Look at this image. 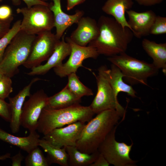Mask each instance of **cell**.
I'll return each mask as SVG.
<instances>
[{
	"label": "cell",
	"instance_id": "1",
	"mask_svg": "<svg viewBox=\"0 0 166 166\" xmlns=\"http://www.w3.org/2000/svg\"><path fill=\"white\" fill-rule=\"evenodd\" d=\"M97 24L99 34L88 45L95 48L99 55L108 57L125 52L134 36L131 30L104 15L100 17Z\"/></svg>",
	"mask_w": 166,
	"mask_h": 166
},
{
	"label": "cell",
	"instance_id": "2",
	"mask_svg": "<svg viewBox=\"0 0 166 166\" xmlns=\"http://www.w3.org/2000/svg\"><path fill=\"white\" fill-rule=\"evenodd\" d=\"M122 117L116 110L108 109L97 114L84 126L76 147L80 151L91 154L97 151L107 135Z\"/></svg>",
	"mask_w": 166,
	"mask_h": 166
},
{
	"label": "cell",
	"instance_id": "3",
	"mask_svg": "<svg viewBox=\"0 0 166 166\" xmlns=\"http://www.w3.org/2000/svg\"><path fill=\"white\" fill-rule=\"evenodd\" d=\"M94 114L89 106L80 104L58 109L45 107L38 120L37 130L44 135L55 128L77 121L85 123Z\"/></svg>",
	"mask_w": 166,
	"mask_h": 166
},
{
	"label": "cell",
	"instance_id": "4",
	"mask_svg": "<svg viewBox=\"0 0 166 166\" xmlns=\"http://www.w3.org/2000/svg\"><path fill=\"white\" fill-rule=\"evenodd\" d=\"M35 35L19 31L7 47L0 63V71L12 77L19 71V67L27 60L31 51Z\"/></svg>",
	"mask_w": 166,
	"mask_h": 166
},
{
	"label": "cell",
	"instance_id": "5",
	"mask_svg": "<svg viewBox=\"0 0 166 166\" xmlns=\"http://www.w3.org/2000/svg\"><path fill=\"white\" fill-rule=\"evenodd\" d=\"M107 60L118 67L122 73L123 79L131 85H148V79L156 75L159 70L152 63L132 57L125 52L108 57Z\"/></svg>",
	"mask_w": 166,
	"mask_h": 166
},
{
	"label": "cell",
	"instance_id": "6",
	"mask_svg": "<svg viewBox=\"0 0 166 166\" xmlns=\"http://www.w3.org/2000/svg\"><path fill=\"white\" fill-rule=\"evenodd\" d=\"M16 11L23 17L20 30L28 34L36 35L54 27L53 14L49 6L37 5L19 8Z\"/></svg>",
	"mask_w": 166,
	"mask_h": 166
},
{
	"label": "cell",
	"instance_id": "7",
	"mask_svg": "<svg viewBox=\"0 0 166 166\" xmlns=\"http://www.w3.org/2000/svg\"><path fill=\"white\" fill-rule=\"evenodd\" d=\"M106 65H102L98 69V74H93L97 84V91L96 95L91 105L89 106L95 114L108 109L117 111L124 117L125 111L120 104L109 81Z\"/></svg>",
	"mask_w": 166,
	"mask_h": 166
},
{
	"label": "cell",
	"instance_id": "8",
	"mask_svg": "<svg viewBox=\"0 0 166 166\" xmlns=\"http://www.w3.org/2000/svg\"><path fill=\"white\" fill-rule=\"evenodd\" d=\"M117 126L109 133L97 150L109 164L115 166H135L137 161L132 159L129 156L133 144L128 145L116 140L115 134Z\"/></svg>",
	"mask_w": 166,
	"mask_h": 166
},
{
	"label": "cell",
	"instance_id": "9",
	"mask_svg": "<svg viewBox=\"0 0 166 166\" xmlns=\"http://www.w3.org/2000/svg\"><path fill=\"white\" fill-rule=\"evenodd\" d=\"M60 40L51 30L45 31L36 35L30 54L23 65L31 69L41 65L42 62L48 60Z\"/></svg>",
	"mask_w": 166,
	"mask_h": 166
},
{
	"label": "cell",
	"instance_id": "10",
	"mask_svg": "<svg viewBox=\"0 0 166 166\" xmlns=\"http://www.w3.org/2000/svg\"><path fill=\"white\" fill-rule=\"evenodd\" d=\"M65 40L71 47L69 57L65 63L53 68L55 74L61 78L67 76L72 73H76L79 67H84L82 63L85 60L88 58L96 59L100 55L96 49L92 46L78 45L69 37H65Z\"/></svg>",
	"mask_w": 166,
	"mask_h": 166
},
{
	"label": "cell",
	"instance_id": "11",
	"mask_svg": "<svg viewBox=\"0 0 166 166\" xmlns=\"http://www.w3.org/2000/svg\"><path fill=\"white\" fill-rule=\"evenodd\" d=\"M48 97L43 89L30 95L23 104L21 124L30 132L36 131L38 122L43 109L46 107Z\"/></svg>",
	"mask_w": 166,
	"mask_h": 166
},
{
	"label": "cell",
	"instance_id": "12",
	"mask_svg": "<svg viewBox=\"0 0 166 166\" xmlns=\"http://www.w3.org/2000/svg\"><path fill=\"white\" fill-rule=\"evenodd\" d=\"M85 123L77 121L55 128L44 135L43 139L57 147L76 146Z\"/></svg>",
	"mask_w": 166,
	"mask_h": 166
},
{
	"label": "cell",
	"instance_id": "13",
	"mask_svg": "<svg viewBox=\"0 0 166 166\" xmlns=\"http://www.w3.org/2000/svg\"><path fill=\"white\" fill-rule=\"evenodd\" d=\"M49 8L54 18V27L56 29L55 34L59 39L61 38L65 30L74 24L78 22L84 14L83 10H77L73 14L69 15L62 10L61 0H51Z\"/></svg>",
	"mask_w": 166,
	"mask_h": 166
},
{
	"label": "cell",
	"instance_id": "14",
	"mask_svg": "<svg viewBox=\"0 0 166 166\" xmlns=\"http://www.w3.org/2000/svg\"><path fill=\"white\" fill-rule=\"evenodd\" d=\"M128 22L134 36L138 38L150 34V30L156 16L155 12L150 10L138 12L132 10H127Z\"/></svg>",
	"mask_w": 166,
	"mask_h": 166
},
{
	"label": "cell",
	"instance_id": "15",
	"mask_svg": "<svg viewBox=\"0 0 166 166\" xmlns=\"http://www.w3.org/2000/svg\"><path fill=\"white\" fill-rule=\"evenodd\" d=\"M77 24V27L69 37L77 44L86 46L98 36L99 31L95 19L89 16H83Z\"/></svg>",
	"mask_w": 166,
	"mask_h": 166
},
{
	"label": "cell",
	"instance_id": "16",
	"mask_svg": "<svg viewBox=\"0 0 166 166\" xmlns=\"http://www.w3.org/2000/svg\"><path fill=\"white\" fill-rule=\"evenodd\" d=\"M61 38L46 62L32 68L27 73V75L31 76L43 75L52 69L60 66L63 64V61L70 55L71 49L69 44L65 40V35Z\"/></svg>",
	"mask_w": 166,
	"mask_h": 166
},
{
	"label": "cell",
	"instance_id": "17",
	"mask_svg": "<svg viewBox=\"0 0 166 166\" xmlns=\"http://www.w3.org/2000/svg\"><path fill=\"white\" fill-rule=\"evenodd\" d=\"M41 80L38 77L33 79L17 94L13 97H9L11 114L10 127L14 133H17L19 130L22 107L26 97L31 95L30 91L32 85L34 83Z\"/></svg>",
	"mask_w": 166,
	"mask_h": 166
},
{
	"label": "cell",
	"instance_id": "18",
	"mask_svg": "<svg viewBox=\"0 0 166 166\" xmlns=\"http://www.w3.org/2000/svg\"><path fill=\"white\" fill-rule=\"evenodd\" d=\"M133 4L132 0H106L101 9L106 14L112 16L123 27L131 30L125 14L127 10L132 8Z\"/></svg>",
	"mask_w": 166,
	"mask_h": 166
},
{
	"label": "cell",
	"instance_id": "19",
	"mask_svg": "<svg viewBox=\"0 0 166 166\" xmlns=\"http://www.w3.org/2000/svg\"><path fill=\"white\" fill-rule=\"evenodd\" d=\"M40 136L35 131L30 132L26 137H19L11 134L0 128V140L16 146L28 153L39 146Z\"/></svg>",
	"mask_w": 166,
	"mask_h": 166
},
{
	"label": "cell",
	"instance_id": "20",
	"mask_svg": "<svg viewBox=\"0 0 166 166\" xmlns=\"http://www.w3.org/2000/svg\"><path fill=\"white\" fill-rule=\"evenodd\" d=\"M142 45L145 52L152 59V64L158 69H162L165 74L166 43H157L144 38L142 41Z\"/></svg>",
	"mask_w": 166,
	"mask_h": 166
},
{
	"label": "cell",
	"instance_id": "21",
	"mask_svg": "<svg viewBox=\"0 0 166 166\" xmlns=\"http://www.w3.org/2000/svg\"><path fill=\"white\" fill-rule=\"evenodd\" d=\"M81 101V98L73 94L66 85L60 92L48 97L45 107L52 109H61L79 104Z\"/></svg>",
	"mask_w": 166,
	"mask_h": 166
},
{
	"label": "cell",
	"instance_id": "22",
	"mask_svg": "<svg viewBox=\"0 0 166 166\" xmlns=\"http://www.w3.org/2000/svg\"><path fill=\"white\" fill-rule=\"evenodd\" d=\"M107 73L109 81L117 97L120 92H123L132 97H137L136 92L132 86L123 81V75L118 67L112 64L110 68H108Z\"/></svg>",
	"mask_w": 166,
	"mask_h": 166
},
{
	"label": "cell",
	"instance_id": "23",
	"mask_svg": "<svg viewBox=\"0 0 166 166\" xmlns=\"http://www.w3.org/2000/svg\"><path fill=\"white\" fill-rule=\"evenodd\" d=\"M39 145L47 153L46 158L49 165L55 163L62 166H69L68 155L65 147L56 146L43 138L39 139Z\"/></svg>",
	"mask_w": 166,
	"mask_h": 166
},
{
	"label": "cell",
	"instance_id": "24",
	"mask_svg": "<svg viewBox=\"0 0 166 166\" xmlns=\"http://www.w3.org/2000/svg\"><path fill=\"white\" fill-rule=\"evenodd\" d=\"M68 156V164L70 166H90L98 156L99 152L98 151L88 154L82 152L75 146L64 147Z\"/></svg>",
	"mask_w": 166,
	"mask_h": 166
},
{
	"label": "cell",
	"instance_id": "25",
	"mask_svg": "<svg viewBox=\"0 0 166 166\" xmlns=\"http://www.w3.org/2000/svg\"><path fill=\"white\" fill-rule=\"evenodd\" d=\"M67 77L68 82L66 85L70 90L77 97L81 98L84 96L93 95L92 90L80 81L76 73H72Z\"/></svg>",
	"mask_w": 166,
	"mask_h": 166
},
{
	"label": "cell",
	"instance_id": "26",
	"mask_svg": "<svg viewBox=\"0 0 166 166\" xmlns=\"http://www.w3.org/2000/svg\"><path fill=\"white\" fill-rule=\"evenodd\" d=\"M25 164L26 166H48L49 164L40 148L37 147L26 156Z\"/></svg>",
	"mask_w": 166,
	"mask_h": 166
},
{
	"label": "cell",
	"instance_id": "27",
	"mask_svg": "<svg viewBox=\"0 0 166 166\" xmlns=\"http://www.w3.org/2000/svg\"><path fill=\"white\" fill-rule=\"evenodd\" d=\"M21 20H18L13 24L9 31L0 38V63L2 61L5 51L13 38L20 29Z\"/></svg>",
	"mask_w": 166,
	"mask_h": 166
},
{
	"label": "cell",
	"instance_id": "28",
	"mask_svg": "<svg viewBox=\"0 0 166 166\" xmlns=\"http://www.w3.org/2000/svg\"><path fill=\"white\" fill-rule=\"evenodd\" d=\"M11 77L4 75L0 80V98L8 97L13 91Z\"/></svg>",
	"mask_w": 166,
	"mask_h": 166
},
{
	"label": "cell",
	"instance_id": "29",
	"mask_svg": "<svg viewBox=\"0 0 166 166\" xmlns=\"http://www.w3.org/2000/svg\"><path fill=\"white\" fill-rule=\"evenodd\" d=\"M166 33V18L156 16L150 30V34L155 35Z\"/></svg>",
	"mask_w": 166,
	"mask_h": 166
},
{
	"label": "cell",
	"instance_id": "30",
	"mask_svg": "<svg viewBox=\"0 0 166 166\" xmlns=\"http://www.w3.org/2000/svg\"><path fill=\"white\" fill-rule=\"evenodd\" d=\"M14 19L12 10L9 6L6 5L0 6V20L11 24Z\"/></svg>",
	"mask_w": 166,
	"mask_h": 166
},
{
	"label": "cell",
	"instance_id": "31",
	"mask_svg": "<svg viewBox=\"0 0 166 166\" xmlns=\"http://www.w3.org/2000/svg\"><path fill=\"white\" fill-rule=\"evenodd\" d=\"M0 116L6 121L10 122L11 118L10 106L9 103L0 98Z\"/></svg>",
	"mask_w": 166,
	"mask_h": 166
},
{
	"label": "cell",
	"instance_id": "32",
	"mask_svg": "<svg viewBox=\"0 0 166 166\" xmlns=\"http://www.w3.org/2000/svg\"><path fill=\"white\" fill-rule=\"evenodd\" d=\"M11 1L13 5L18 6L20 4L21 1L24 2L26 5V7H30L37 5H43L49 6L50 3L41 1L40 0H10Z\"/></svg>",
	"mask_w": 166,
	"mask_h": 166
},
{
	"label": "cell",
	"instance_id": "33",
	"mask_svg": "<svg viewBox=\"0 0 166 166\" xmlns=\"http://www.w3.org/2000/svg\"><path fill=\"white\" fill-rule=\"evenodd\" d=\"M109 164L104 156L99 153L96 159L89 166H107Z\"/></svg>",
	"mask_w": 166,
	"mask_h": 166
},
{
	"label": "cell",
	"instance_id": "34",
	"mask_svg": "<svg viewBox=\"0 0 166 166\" xmlns=\"http://www.w3.org/2000/svg\"><path fill=\"white\" fill-rule=\"evenodd\" d=\"M140 5L149 6L158 4L164 0H135Z\"/></svg>",
	"mask_w": 166,
	"mask_h": 166
},
{
	"label": "cell",
	"instance_id": "35",
	"mask_svg": "<svg viewBox=\"0 0 166 166\" xmlns=\"http://www.w3.org/2000/svg\"><path fill=\"white\" fill-rule=\"evenodd\" d=\"M24 157L20 151L17 154L11 158L12 161V166H21V163Z\"/></svg>",
	"mask_w": 166,
	"mask_h": 166
},
{
	"label": "cell",
	"instance_id": "36",
	"mask_svg": "<svg viewBox=\"0 0 166 166\" xmlns=\"http://www.w3.org/2000/svg\"><path fill=\"white\" fill-rule=\"evenodd\" d=\"M10 24L0 20V38L5 35L10 29Z\"/></svg>",
	"mask_w": 166,
	"mask_h": 166
},
{
	"label": "cell",
	"instance_id": "37",
	"mask_svg": "<svg viewBox=\"0 0 166 166\" xmlns=\"http://www.w3.org/2000/svg\"><path fill=\"white\" fill-rule=\"evenodd\" d=\"M86 0H67L66 9L69 10L76 6L84 2Z\"/></svg>",
	"mask_w": 166,
	"mask_h": 166
},
{
	"label": "cell",
	"instance_id": "38",
	"mask_svg": "<svg viewBox=\"0 0 166 166\" xmlns=\"http://www.w3.org/2000/svg\"><path fill=\"white\" fill-rule=\"evenodd\" d=\"M10 158V154L7 153L6 154L0 156V160H4L8 158Z\"/></svg>",
	"mask_w": 166,
	"mask_h": 166
},
{
	"label": "cell",
	"instance_id": "39",
	"mask_svg": "<svg viewBox=\"0 0 166 166\" xmlns=\"http://www.w3.org/2000/svg\"><path fill=\"white\" fill-rule=\"evenodd\" d=\"M4 74L0 71V80L2 78Z\"/></svg>",
	"mask_w": 166,
	"mask_h": 166
},
{
	"label": "cell",
	"instance_id": "40",
	"mask_svg": "<svg viewBox=\"0 0 166 166\" xmlns=\"http://www.w3.org/2000/svg\"><path fill=\"white\" fill-rule=\"evenodd\" d=\"M40 0L43 1V2H46V1H47L48 0Z\"/></svg>",
	"mask_w": 166,
	"mask_h": 166
},
{
	"label": "cell",
	"instance_id": "41",
	"mask_svg": "<svg viewBox=\"0 0 166 166\" xmlns=\"http://www.w3.org/2000/svg\"><path fill=\"white\" fill-rule=\"evenodd\" d=\"M3 0H0V3Z\"/></svg>",
	"mask_w": 166,
	"mask_h": 166
}]
</instances>
